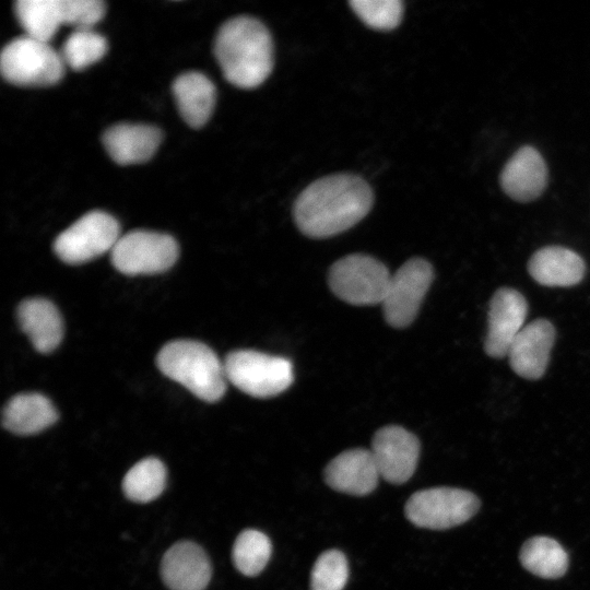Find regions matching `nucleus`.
<instances>
[{
  "mask_svg": "<svg viewBox=\"0 0 590 590\" xmlns=\"http://www.w3.org/2000/svg\"><path fill=\"white\" fill-rule=\"evenodd\" d=\"M373 203V190L362 177L333 174L312 181L299 193L293 216L304 235L327 238L357 224Z\"/></svg>",
  "mask_w": 590,
  "mask_h": 590,
  "instance_id": "1",
  "label": "nucleus"
},
{
  "mask_svg": "<svg viewBox=\"0 0 590 590\" xmlns=\"http://www.w3.org/2000/svg\"><path fill=\"white\" fill-rule=\"evenodd\" d=\"M214 55L226 81L240 88H255L272 72V36L259 20L235 16L220 27Z\"/></svg>",
  "mask_w": 590,
  "mask_h": 590,
  "instance_id": "2",
  "label": "nucleus"
},
{
  "mask_svg": "<svg viewBox=\"0 0 590 590\" xmlns=\"http://www.w3.org/2000/svg\"><path fill=\"white\" fill-rule=\"evenodd\" d=\"M156 364L168 378L179 382L206 402L220 400L226 390L224 362L205 344L191 340H176L165 344Z\"/></svg>",
  "mask_w": 590,
  "mask_h": 590,
  "instance_id": "3",
  "label": "nucleus"
},
{
  "mask_svg": "<svg viewBox=\"0 0 590 590\" xmlns=\"http://www.w3.org/2000/svg\"><path fill=\"white\" fill-rule=\"evenodd\" d=\"M0 70L14 85L50 86L62 79L64 62L48 43L24 35L3 47Z\"/></svg>",
  "mask_w": 590,
  "mask_h": 590,
  "instance_id": "4",
  "label": "nucleus"
},
{
  "mask_svg": "<svg viewBox=\"0 0 590 590\" xmlns=\"http://www.w3.org/2000/svg\"><path fill=\"white\" fill-rule=\"evenodd\" d=\"M227 381L255 398H271L285 391L294 380L290 359L253 350L229 353L224 359Z\"/></svg>",
  "mask_w": 590,
  "mask_h": 590,
  "instance_id": "5",
  "label": "nucleus"
},
{
  "mask_svg": "<svg viewBox=\"0 0 590 590\" xmlns=\"http://www.w3.org/2000/svg\"><path fill=\"white\" fill-rule=\"evenodd\" d=\"M391 273L379 260L362 253L335 261L328 274L331 291L342 300L357 306L381 304Z\"/></svg>",
  "mask_w": 590,
  "mask_h": 590,
  "instance_id": "6",
  "label": "nucleus"
},
{
  "mask_svg": "<svg viewBox=\"0 0 590 590\" xmlns=\"http://www.w3.org/2000/svg\"><path fill=\"white\" fill-rule=\"evenodd\" d=\"M479 507V498L469 491L432 487L414 493L406 502L404 512L416 527L445 530L468 521Z\"/></svg>",
  "mask_w": 590,
  "mask_h": 590,
  "instance_id": "7",
  "label": "nucleus"
},
{
  "mask_svg": "<svg viewBox=\"0 0 590 590\" xmlns=\"http://www.w3.org/2000/svg\"><path fill=\"white\" fill-rule=\"evenodd\" d=\"M177 241L167 234L132 231L119 237L110 251L113 266L127 275L155 274L174 266Z\"/></svg>",
  "mask_w": 590,
  "mask_h": 590,
  "instance_id": "8",
  "label": "nucleus"
},
{
  "mask_svg": "<svg viewBox=\"0 0 590 590\" xmlns=\"http://www.w3.org/2000/svg\"><path fill=\"white\" fill-rule=\"evenodd\" d=\"M119 232V223L114 216L91 211L57 236L54 251L66 263H83L111 251L120 237Z\"/></svg>",
  "mask_w": 590,
  "mask_h": 590,
  "instance_id": "9",
  "label": "nucleus"
},
{
  "mask_svg": "<svg viewBox=\"0 0 590 590\" xmlns=\"http://www.w3.org/2000/svg\"><path fill=\"white\" fill-rule=\"evenodd\" d=\"M434 280L432 264L422 258L404 262L393 274L381 303L386 321L394 328L413 322Z\"/></svg>",
  "mask_w": 590,
  "mask_h": 590,
  "instance_id": "10",
  "label": "nucleus"
},
{
  "mask_svg": "<svg viewBox=\"0 0 590 590\" xmlns=\"http://www.w3.org/2000/svg\"><path fill=\"white\" fill-rule=\"evenodd\" d=\"M371 455L382 479L392 484L405 483L414 473L421 446L417 437L398 425H388L376 432Z\"/></svg>",
  "mask_w": 590,
  "mask_h": 590,
  "instance_id": "11",
  "label": "nucleus"
},
{
  "mask_svg": "<svg viewBox=\"0 0 590 590\" xmlns=\"http://www.w3.org/2000/svg\"><path fill=\"white\" fill-rule=\"evenodd\" d=\"M528 314L524 296L515 288L500 287L492 296L487 315L485 353L494 358L507 356L508 350L523 329Z\"/></svg>",
  "mask_w": 590,
  "mask_h": 590,
  "instance_id": "12",
  "label": "nucleus"
},
{
  "mask_svg": "<svg viewBox=\"0 0 590 590\" xmlns=\"http://www.w3.org/2000/svg\"><path fill=\"white\" fill-rule=\"evenodd\" d=\"M555 334L553 323L546 319L540 318L527 323L508 350L507 357L512 370L529 380L543 377Z\"/></svg>",
  "mask_w": 590,
  "mask_h": 590,
  "instance_id": "13",
  "label": "nucleus"
},
{
  "mask_svg": "<svg viewBox=\"0 0 590 590\" xmlns=\"http://www.w3.org/2000/svg\"><path fill=\"white\" fill-rule=\"evenodd\" d=\"M379 476L371 451L363 448L339 453L324 469V480L331 488L354 496L371 493Z\"/></svg>",
  "mask_w": 590,
  "mask_h": 590,
  "instance_id": "14",
  "label": "nucleus"
},
{
  "mask_svg": "<svg viewBox=\"0 0 590 590\" xmlns=\"http://www.w3.org/2000/svg\"><path fill=\"white\" fill-rule=\"evenodd\" d=\"M161 573L170 590H204L211 579V564L193 542H178L165 553Z\"/></svg>",
  "mask_w": 590,
  "mask_h": 590,
  "instance_id": "15",
  "label": "nucleus"
},
{
  "mask_svg": "<svg viewBox=\"0 0 590 590\" xmlns=\"http://www.w3.org/2000/svg\"><path fill=\"white\" fill-rule=\"evenodd\" d=\"M162 131L148 125L119 123L108 128L102 141L108 155L119 165L144 163L156 152Z\"/></svg>",
  "mask_w": 590,
  "mask_h": 590,
  "instance_id": "16",
  "label": "nucleus"
},
{
  "mask_svg": "<svg viewBox=\"0 0 590 590\" xmlns=\"http://www.w3.org/2000/svg\"><path fill=\"white\" fill-rule=\"evenodd\" d=\"M547 182V168L541 154L531 146L518 150L500 175L504 191L512 199L527 202L538 198Z\"/></svg>",
  "mask_w": 590,
  "mask_h": 590,
  "instance_id": "17",
  "label": "nucleus"
},
{
  "mask_svg": "<svg viewBox=\"0 0 590 590\" xmlns=\"http://www.w3.org/2000/svg\"><path fill=\"white\" fill-rule=\"evenodd\" d=\"M528 271L541 285L568 287L581 282L586 266L577 252L560 246H547L531 256Z\"/></svg>",
  "mask_w": 590,
  "mask_h": 590,
  "instance_id": "18",
  "label": "nucleus"
},
{
  "mask_svg": "<svg viewBox=\"0 0 590 590\" xmlns=\"http://www.w3.org/2000/svg\"><path fill=\"white\" fill-rule=\"evenodd\" d=\"M17 320L33 346L40 353L52 352L63 337V323L56 306L45 298L23 300L17 308Z\"/></svg>",
  "mask_w": 590,
  "mask_h": 590,
  "instance_id": "19",
  "label": "nucleus"
},
{
  "mask_svg": "<svg viewBox=\"0 0 590 590\" xmlns=\"http://www.w3.org/2000/svg\"><path fill=\"white\" fill-rule=\"evenodd\" d=\"M172 91L186 123L196 129L204 126L215 105L213 82L200 72H186L176 78Z\"/></svg>",
  "mask_w": 590,
  "mask_h": 590,
  "instance_id": "20",
  "label": "nucleus"
},
{
  "mask_svg": "<svg viewBox=\"0 0 590 590\" xmlns=\"http://www.w3.org/2000/svg\"><path fill=\"white\" fill-rule=\"evenodd\" d=\"M58 420L49 399L39 393L13 397L3 409L2 424L17 435H32L44 430Z\"/></svg>",
  "mask_w": 590,
  "mask_h": 590,
  "instance_id": "21",
  "label": "nucleus"
},
{
  "mask_svg": "<svg viewBox=\"0 0 590 590\" xmlns=\"http://www.w3.org/2000/svg\"><path fill=\"white\" fill-rule=\"evenodd\" d=\"M14 11L25 34L46 43L63 24L61 0H19Z\"/></svg>",
  "mask_w": 590,
  "mask_h": 590,
  "instance_id": "22",
  "label": "nucleus"
},
{
  "mask_svg": "<svg viewBox=\"0 0 590 590\" xmlns=\"http://www.w3.org/2000/svg\"><path fill=\"white\" fill-rule=\"evenodd\" d=\"M520 562L533 575L554 579L566 573L568 555L556 540L547 536H534L522 545Z\"/></svg>",
  "mask_w": 590,
  "mask_h": 590,
  "instance_id": "23",
  "label": "nucleus"
},
{
  "mask_svg": "<svg viewBox=\"0 0 590 590\" xmlns=\"http://www.w3.org/2000/svg\"><path fill=\"white\" fill-rule=\"evenodd\" d=\"M166 484V469L156 458L135 463L125 475L122 489L132 502L148 503L156 498Z\"/></svg>",
  "mask_w": 590,
  "mask_h": 590,
  "instance_id": "24",
  "label": "nucleus"
},
{
  "mask_svg": "<svg viewBox=\"0 0 590 590\" xmlns=\"http://www.w3.org/2000/svg\"><path fill=\"white\" fill-rule=\"evenodd\" d=\"M272 553L270 539L255 529L244 530L235 540L232 557L235 567L245 576L260 574Z\"/></svg>",
  "mask_w": 590,
  "mask_h": 590,
  "instance_id": "25",
  "label": "nucleus"
},
{
  "mask_svg": "<svg viewBox=\"0 0 590 590\" xmlns=\"http://www.w3.org/2000/svg\"><path fill=\"white\" fill-rule=\"evenodd\" d=\"M107 51V42L92 28L74 30L66 39L60 56L68 67L81 71L97 62Z\"/></svg>",
  "mask_w": 590,
  "mask_h": 590,
  "instance_id": "26",
  "label": "nucleus"
},
{
  "mask_svg": "<svg viewBox=\"0 0 590 590\" xmlns=\"http://www.w3.org/2000/svg\"><path fill=\"white\" fill-rule=\"evenodd\" d=\"M347 578L345 555L338 550H328L317 558L312 567L310 590H343Z\"/></svg>",
  "mask_w": 590,
  "mask_h": 590,
  "instance_id": "27",
  "label": "nucleus"
},
{
  "mask_svg": "<svg viewBox=\"0 0 590 590\" xmlns=\"http://www.w3.org/2000/svg\"><path fill=\"white\" fill-rule=\"evenodd\" d=\"M349 4L366 25L379 31L396 28L403 15L400 0H353Z\"/></svg>",
  "mask_w": 590,
  "mask_h": 590,
  "instance_id": "28",
  "label": "nucleus"
},
{
  "mask_svg": "<svg viewBox=\"0 0 590 590\" xmlns=\"http://www.w3.org/2000/svg\"><path fill=\"white\" fill-rule=\"evenodd\" d=\"M61 7L63 24L75 30L92 28L106 12V4L101 0H61Z\"/></svg>",
  "mask_w": 590,
  "mask_h": 590,
  "instance_id": "29",
  "label": "nucleus"
}]
</instances>
